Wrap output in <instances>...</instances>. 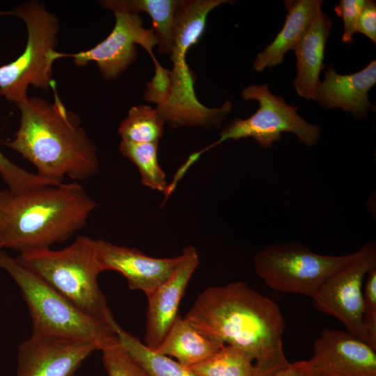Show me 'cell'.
<instances>
[{
    "label": "cell",
    "instance_id": "6da1fadb",
    "mask_svg": "<svg viewBox=\"0 0 376 376\" xmlns=\"http://www.w3.org/2000/svg\"><path fill=\"white\" fill-rule=\"evenodd\" d=\"M185 317L221 343L248 353L254 376H272L290 364L283 348L285 322L279 305L243 282L207 288Z\"/></svg>",
    "mask_w": 376,
    "mask_h": 376
},
{
    "label": "cell",
    "instance_id": "7a4b0ae2",
    "mask_svg": "<svg viewBox=\"0 0 376 376\" xmlns=\"http://www.w3.org/2000/svg\"><path fill=\"white\" fill-rule=\"evenodd\" d=\"M54 101L28 97L17 104L19 126L13 139L2 143L17 151L37 169L39 175L63 182L95 176L100 169L97 149L76 113L68 111L51 84Z\"/></svg>",
    "mask_w": 376,
    "mask_h": 376
},
{
    "label": "cell",
    "instance_id": "3957f363",
    "mask_svg": "<svg viewBox=\"0 0 376 376\" xmlns=\"http://www.w3.org/2000/svg\"><path fill=\"white\" fill-rule=\"evenodd\" d=\"M98 205L77 182L21 192L0 189L3 248L21 253L63 242L86 226Z\"/></svg>",
    "mask_w": 376,
    "mask_h": 376
},
{
    "label": "cell",
    "instance_id": "277c9868",
    "mask_svg": "<svg viewBox=\"0 0 376 376\" xmlns=\"http://www.w3.org/2000/svg\"><path fill=\"white\" fill-rule=\"evenodd\" d=\"M16 260L88 315L111 327L116 322L99 286L95 239L80 235L62 249L29 251Z\"/></svg>",
    "mask_w": 376,
    "mask_h": 376
},
{
    "label": "cell",
    "instance_id": "5b68a950",
    "mask_svg": "<svg viewBox=\"0 0 376 376\" xmlns=\"http://www.w3.org/2000/svg\"><path fill=\"white\" fill-rule=\"evenodd\" d=\"M0 268L19 288L31 319V336L91 342L102 350L118 344L112 327L88 315L2 250Z\"/></svg>",
    "mask_w": 376,
    "mask_h": 376
},
{
    "label": "cell",
    "instance_id": "8992f818",
    "mask_svg": "<svg viewBox=\"0 0 376 376\" xmlns=\"http://www.w3.org/2000/svg\"><path fill=\"white\" fill-rule=\"evenodd\" d=\"M21 19L27 30V42L22 54L13 61L0 66V92L15 105L29 97V86L49 90L53 79V53L58 44L60 22L56 15L37 0L22 3L9 10H0V17Z\"/></svg>",
    "mask_w": 376,
    "mask_h": 376
},
{
    "label": "cell",
    "instance_id": "52a82bcc",
    "mask_svg": "<svg viewBox=\"0 0 376 376\" xmlns=\"http://www.w3.org/2000/svg\"><path fill=\"white\" fill-rule=\"evenodd\" d=\"M352 253L322 255L297 242L272 244L254 256L256 273L272 290L313 298Z\"/></svg>",
    "mask_w": 376,
    "mask_h": 376
},
{
    "label": "cell",
    "instance_id": "ba28073f",
    "mask_svg": "<svg viewBox=\"0 0 376 376\" xmlns=\"http://www.w3.org/2000/svg\"><path fill=\"white\" fill-rule=\"evenodd\" d=\"M245 100H256L259 108L250 117L235 118L221 132L206 151L226 140L253 139L261 147L270 148L282 139L283 132H291L306 146H313L319 140L320 127L306 122L297 113V107L285 103L281 95L271 93L267 84L251 85L244 88Z\"/></svg>",
    "mask_w": 376,
    "mask_h": 376
},
{
    "label": "cell",
    "instance_id": "9c48e42d",
    "mask_svg": "<svg viewBox=\"0 0 376 376\" xmlns=\"http://www.w3.org/2000/svg\"><path fill=\"white\" fill-rule=\"evenodd\" d=\"M376 267L375 242L363 244L322 284L313 299L316 309L336 318L347 331L369 343L363 325L365 276Z\"/></svg>",
    "mask_w": 376,
    "mask_h": 376
},
{
    "label": "cell",
    "instance_id": "30bf717a",
    "mask_svg": "<svg viewBox=\"0 0 376 376\" xmlns=\"http://www.w3.org/2000/svg\"><path fill=\"white\" fill-rule=\"evenodd\" d=\"M115 25L109 35L95 47L77 53L56 52L57 59L71 57L74 64L86 66L90 62L97 65L102 77L106 80L118 77L136 59V45L142 46L157 63L152 47L158 41L153 30L143 26V21L139 14L121 9L112 10Z\"/></svg>",
    "mask_w": 376,
    "mask_h": 376
},
{
    "label": "cell",
    "instance_id": "8fae6325",
    "mask_svg": "<svg viewBox=\"0 0 376 376\" xmlns=\"http://www.w3.org/2000/svg\"><path fill=\"white\" fill-rule=\"evenodd\" d=\"M95 344L58 337L30 336L22 341L17 355V376H74Z\"/></svg>",
    "mask_w": 376,
    "mask_h": 376
},
{
    "label": "cell",
    "instance_id": "7c38bea8",
    "mask_svg": "<svg viewBox=\"0 0 376 376\" xmlns=\"http://www.w3.org/2000/svg\"><path fill=\"white\" fill-rule=\"evenodd\" d=\"M307 361L316 376H376V349L347 331L323 329Z\"/></svg>",
    "mask_w": 376,
    "mask_h": 376
},
{
    "label": "cell",
    "instance_id": "4fadbf2b",
    "mask_svg": "<svg viewBox=\"0 0 376 376\" xmlns=\"http://www.w3.org/2000/svg\"><path fill=\"white\" fill-rule=\"evenodd\" d=\"M199 257L196 249L187 245L181 260L172 274L147 296L148 309L144 344L155 350L178 315L180 301L197 268Z\"/></svg>",
    "mask_w": 376,
    "mask_h": 376
},
{
    "label": "cell",
    "instance_id": "5bb4252c",
    "mask_svg": "<svg viewBox=\"0 0 376 376\" xmlns=\"http://www.w3.org/2000/svg\"><path fill=\"white\" fill-rule=\"evenodd\" d=\"M102 271L113 270L122 274L132 290L149 295L175 271L181 254L173 258H154L136 248L114 244L95 239Z\"/></svg>",
    "mask_w": 376,
    "mask_h": 376
},
{
    "label": "cell",
    "instance_id": "9a60e30c",
    "mask_svg": "<svg viewBox=\"0 0 376 376\" xmlns=\"http://www.w3.org/2000/svg\"><path fill=\"white\" fill-rule=\"evenodd\" d=\"M375 83V60L350 75L338 74L331 66L324 72V79L320 83L316 100L323 107L340 108L357 118H363L371 107L368 94Z\"/></svg>",
    "mask_w": 376,
    "mask_h": 376
},
{
    "label": "cell",
    "instance_id": "2e32d148",
    "mask_svg": "<svg viewBox=\"0 0 376 376\" xmlns=\"http://www.w3.org/2000/svg\"><path fill=\"white\" fill-rule=\"evenodd\" d=\"M332 27L331 19L320 7L293 49L297 70L293 86L304 99L316 100L320 74L325 68V45Z\"/></svg>",
    "mask_w": 376,
    "mask_h": 376
},
{
    "label": "cell",
    "instance_id": "e0dca14e",
    "mask_svg": "<svg viewBox=\"0 0 376 376\" xmlns=\"http://www.w3.org/2000/svg\"><path fill=\"white\" fill-rule=\"evenodd\" d=\"M322 3V0L284 1L288 13L283 28L274 40L257 54L254 69L262 72L266 68L281 64L285 54L294 49Z\"/></svg>",
    "mask_w": 376,
    "mask_h": 376
},
{
    "label": "cell",
    "instance_id": "ac0fdd59",
    "mask_svg": "<svg viewBox=\"0 0 376 376\" xmlns=\"http://www.w3.org/2000/svg\"><path fill=\"white\" fill-rule=\"evenodd\" d=\"M224 345L178 315L155 351L189 368L210 358Z\"/></svg>",
    "mask_w": 376,
    "mask_h": 376
},
{
    "label": "cell",
    "instance_id": "d6986e66",
    "mask_svg": "<svg viewBox=\"0 0 376 376\" xmlns=\"http://www.w3.org/2000/svg\"><path fill=\"white\" fill-rule=\"evenodd\" d=\"M100 2L102 8L111 10L121 9L136 14L147 13L152 22L159 52L170 55L178 0H104Z\"/></svg>",
    "mask_w": 376,
    "mask_h": 376
},
{
    "label": "cell",
    "instance_id": "ffe728a7",
    "mask_svg": "<svg viewBox=\"0 0 376 376\" xmlns=\"http://www.w3.org/2000/svg\"><path fill=\"white\" fill-rule=\"evenodd\" d=\"M113 327L120 346L141 366L147 376H198L176 360L150 349L116 322Z\"/></svg>",
    "mask_w": 376,
    "mask_h": 376
},
{
    "label": "cell",
    "instance_id": "44dd1931",
    "mask_svg": "<svg viewBox=\"0 0 376 376\" xmlns=\"http://www.w3.org/2000/svg\"><path fill=\"white\" fill-rule=\"evenodd\" d=\"M165 123L157 108L139 104L130 108L119 125L118 134L122 141L127 142H157L163 136Z\"/></svg>",
    "mask_w": 376,
    "mask_h": 376
},
{
    "label": "cell",
    "instance_id": "7402d4cb",
    "mask_svg": "<svg viewBox=\"0 0 376 376\" xmlns=\"http://www.w3.org/2000/svg\"><path fill=\"white\" fill-rule=\"evenodd\" d=\"M159 142L136 143L121 140L119 150L137 167L143 185L166 195L169 184L158 162Z\"/></svg>",
    "mask_w": 376,
    "mask_h": 376
},
{
    "label": "cell",
    "instance_id": "603a6c76",
    "mask_svg": "<svg viewBox=\"0 0 376 376\" xmlns=\"http://www.w3.org/2000/svg\"><path fill=\"white\" fill-rule=\"evenodd\" d=\"M189 368L198 376H254L255 372L253 358L242 350L228 345Z\"/></svg>",
    "mask_w": 376,
    "mask_h": 376
},
{
    "label": "cell",
    "instance_id": "cb8c5ba5",
    "mask_svg": "<svg viewBox=\"0 0 376 376\" xmlns=\"http://www.w3.org/2000/svg\"><path fill=\"white\" fill-rule=\"evenodd\" d=\"M0 175L7 185L8 189L15 192L24 191L45 185L60 184L22 169L8 159L1 150Z\"/></svg>",
    "mask_w": 376,
    "mask_h": 376
},
{
    "label": "cell",
    "instance_id": "d4e9b609",
    "mask_svg": "<svg viewBox=\"0 0 376 376\" xmlns=\"http://www.w3.org/2000/svg\"><path fill=\"white\" fill-rule=\"evenodd\" d=\"M101 352L102 363L108 376H147L141 366L119 343Z\"/></svg>",
    "mask_w": 376,
    "mask_h": 376
},
{
    "label": "cell",
    "instance_id": "484cf974",
    "mask_svg": "<svg viewBox=\"0 0 376 376\" xmlns=\"http://www.w3.org/2000/svg\"><path fill=\"white\" fill-rule=\"evenodd\" d=\"M363 325L370 345L376 349V267L367 274L363 291Z\"/></svg>",
    "mask_w": 376,
    "mask_h": 376
},
{
    "label": "cell",
    "instance_id": "4316f807",
    "mask_svg": "<svg viewBox=\"0 0 376 376\" xmlns=\"http://www.w3.org/2000/svg\"><path fill=\"white\" fill-rule=\"evenodd\" d=\"M366 1V0H340L334 7L336 15L343 21V43L353 42V35L357 32V20Z\"/></svg>",
    "mask_w": 376,
    "mask_h": 376
},
{
    "label": "cell",
    "instance_id": "83f0119b",
    "mask_svg": "<svg viewBox=\"0 0 376 376\" xmlns=\"http://www.w3.org/2000/svg\"><path fill=\"white\" fill-rule=\"evenodd\" d=\"M357 32L361 33L376 43V3L375 1L366 0L359 16Z\"/></svg>",
    "mask_w": 376,
    "mask_h": 376
},
{
    "label": "cell",
    "instance_id": "f1b7e54d",
    "mask_svg": "<svg viewBox=\"0 0 376 376\" xmlns=\"http://www.w3.org/2000/svg\"><path fill=\"white\" fill-rule=\"evenodd\" d=\"M272 376H316L308 361L290 363L286 368L279 371Z\"/></svg>",
    "mask_w": 376,
    "mask_h": 376
},
{
    "label": "cell",
    "instance_id": "f546056e",
    "mask_svg": "<svg viewBox=\"0 0 376 376\" xmlns=\"http://www.w3.org/2000/svg\"><path fill=\"white\" fill-rule=\"evenodd\" d=\"M3 248V242H2V240H1V236H0V251H1V249Z\"/></svg>",
    "mask_w": 376,
    "mask_h": 376
}]
</instances>
